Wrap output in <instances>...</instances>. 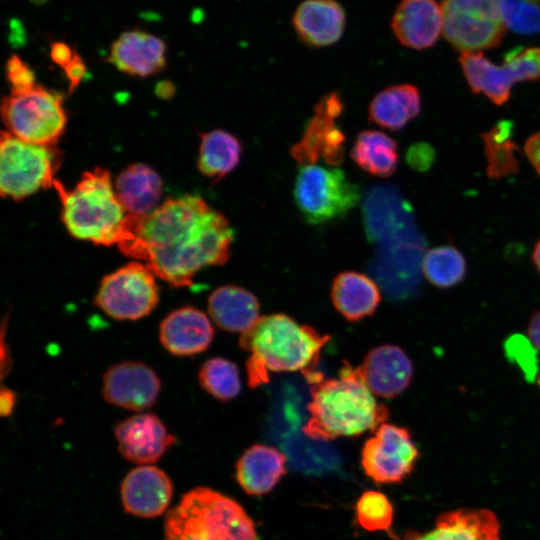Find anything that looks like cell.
<instances>
[{"instance_id": "obj_11", "label": "cell", "mask_w": 540, "mask_h": 540, "mask_svg": "<svg viewBox=\"0 0 540 540\" xmlns=\"http://www.w3.org/2000/svg\"><path fill=\"white\" fill-rule=\"evenodd\" d=\"M419 450L410 431L402 426L382 423L361 450V466L374 482H402L413 471Z\"/></svg>"}, {"instance_id": "obj_43", "label": "cell", "mask_w": 540, "mask_h": 540, "mask_svg": "<svg viewBox=\"0 0 540 540\" xmlns=\"http://www.w3.org/2000/svg\"><path fill=\"white\" fill-rule=\"evenodd\" d=\"M527 334L531 343L540 350V310L531 314L528 321Z\"/></svg>"}, {"instance_id": "obj_24", "label": "cell", "mask_w": 540, "mask_h": 540, "mask_svg": "<svg viewBox=\"0 0 540 540\" xmlns=\"http://www.w3.org/2000/svg\"><path fill=\"white\" fill-rule=\"evenodd\" d=\"M458 60L473 93L484 94L497 106L509 101L517 81L506 62L495 65L482 52H462Z\"/></svg>"}, {"instance_id": "obj_15", "label": "cell", "mask_w": 540, "mask_h": 540, "mask_svg": "<svg viewBox=\"0 0 540 540\" xmlns=\"http://www.w3.org/2000/svg\"><path fill=\"white\" fill-rule=\"evenodd\" d=\"M121 502L126 513L141 518H155L168 508L173 495L170 477L154 465H138L124 477Z\"/></svg>"}, {"instance_id": "obj_45", "label": "cell", "mask_w": 540, "mask_h": 540, "mask_svg": "<svg viewBox=\"0 0 540 540\" xmlns=\"http://www.w3.org/2000/svg\"><path fill=\"white\" fill-rule=\"evenodd\" d=\"M34 4L41 5L47 2V0H31Z\"/></svg>"}, {"instance_id": "obj_4", "label": "cell", "mask_w": 540, "mask_h": 540, "mask_svg": "<svg viewBox=\"0 0 540 540\" xmlns=\"http://www.w3.org/2000/svg\"><path fill=\"white\" fill-rule=\"evenodd\" d=\"M53 187L62 203L63 222L73 237L119 248L131 241L129 215L106 169L85 172L71 190L56 179Z\"/></svg>"}, {"instance_id": "obj_20", "label": "cell", "mask_w": 540, "mask_h": 540, "mask_svg": "<svg viewBox=\"0 0 540 540\" xmlns=\"http://www.w3.org/2000/svg\"><path fill=\"white\" fill-rule=\"evenodd\" d=\"M404 540H501L500 523L488 509H457L438 516L434 528L409 532Z\"/></svg>"}, {"instance_id": "obj_5", "label": "cell", "mask_w": 540, "mask_h": 540, "mask_svg": "<svg viewBox=\"0 0 540 540\" xmlns=\"http://www.w3.org/2000/svg\"><path fill=\"white\" fill-rule=\"evenodd\" d=\"M255 524L234 499L208 487L185 493L164 520L163 540H257Z\"/></svg>"}, {"instance_id": "obj_39", "label": "cell", "mask_w": 540, "mask_h": 540, "mask_svg": "<svg viewBox=\"0 0 540 540\" xmlns=\"http://www.w3.org/2000/svg\"><path fill=\"white\" fill-rule=\"evenodd\" d=\"M64 71L70 81V90H73L86 74V66L75 50L72 60L64 67Z\"/></svg>"}, {"instance_id": "obj_30", "label": "cell", "mask_w": 540, "mask_h": 540, "mask_svg": "<svg viewBox=\"0 0 540 540\" xmlns=\"http://www.w3.org/2000/svg\"><path fill=\"white\" fill-rule=\"evenodd\" d=\"M513 132V122L501 120L490 130L480 134L484 144L486 173L491 179H500L519 171L516 157L519 148L513 141Z\"/></svg>"}, {"instance_id": "obj_41", "label": "cell", "mask_w": 540, "mask_h": 540, "mask_svg": "<svg viewBox=\"0 0 540 540\" xmlns=\"http://www.w3.org/2000/svg\"><path fill=\"white\" fill-rule=\"evenodd\" d=\"M73 55L74 50H72L65 42L57 41L51 45V59L63 68L72 60Z\"/></svg>"}, {"instance_id": "obj_31", "label": "cell", "mask_w": 540, "mask_h": 540, "mask_svg": "<svg viewBox=\"0 0 540 540\" xmlns=\"http://www.w3.org/2000/svg\"><path fill=\"white\" fill-rule=\"evenodd\" d=\"M422 271L430 284L440 289H449L464 280L467 263L458 248L452 244H443L424 254Z\"/></svg>"}, {"instance_id": "obj_28", "label": "cell", "mask_w": 540, "mask_h": 540, "mask_svg": "<svg viewBox=\"0 0 540 540\" xmlns=\"http://www.w3.org/2000/svg\"><path fill=\"white\" fill-rule=\"evenodd\" d=\"M350 156L363 171L381 178L393 175L399 161L396 141L386 133L376 130L359 132Z\"/></svg>"}, {"instance_id": "obj_33", "label": "cell", "mask_w": 540, "mask_h": 540, "mask_svg": "<svg viewBox=\"0 0 540 540\" xmlns=\"http://www.w3.org/2000/svg\"><path fill=\"white\" fill-rule=\"evenodd\" d=\"M355 512L359 525L370 532L389 531L393 523V505L380 491L364 492L356 503Z\"/></svg>"}, {"instance_id": "obj_1", "label": "cell", "mask_w": 540, "mask_h": 540, "mask_svg": "<svg viewBox=\"0 0 540 540\" xmlns=\"http://www.w3.org/2000/svg\"><path fill=\"white\" fill-rule=\"evenodd\" d=\"M131 241L120 247L173 287L193 284L197 272L230 257L234 230L204 199H168L145 216L129 214Z\"/></svg>"}, {"instance_id": "obj_9", "label": "cell", "mask_w": 540, "mask_h": 540, "mask_svg": "<svg viewBox=\"0 0 540 540\" xmlns=\"http://www.w3.org/2000/svg\"><path fill=\"white\" fill-rule=\"evenodd\" d=\"M443 35L462 52H481L502 42L506 26L499 0H442Z\"/></svg>"}, {"instance_id": "obj_29", "label": "cell", "mask_w": 540, "mask_h": 540, "mask_svg": "<svg viewBox=\"0 0 540 540\" xmlns=\"http://www.w3.org/2000/svg\"><path fill=\"white\" fill-rule=\"evenodd\" d=\"M242 152V143L236 136L225 130H212L201 134L198 168L205 176L219 181L238 166Z\"/></svg>"}, {"instance_id": "obj_34", "label": "cell", "mask_w": 540, "mask_h": 540, "mask_svg": "<svg viewBox=\"0 0 540 540\" xmlns=\"http://www.w3.org/2000/svg\"><path fill=\"white\" fill-rule=\"evenodd\" d=\"M506 28L523 35L540 33V0H499Z\"/></svg>"}, {"instance_id": "obj_44", "label": "cell", "mask_w": 540, "mask_h": 540, "mask_svg": "<svg viewBox=\"0 0 540 540\" xmlns=\"http://www.w3.org/2000/svg\"><path fill=\"white\" fill-rule=\"evenodd\" d=\"M532 262L540 274V238L536 241L532 251Z\"/></svg>"}, {"instance_id": "obj_26", "label": "cell", "mask_w": 540, "mask_h": 540, "mask_svg": "<svg viewBox=\"0 0 540 540\" xmlns=\"http://www.w3.org/2000/svg\"><path fill=\"white\" fill-rule=\"evenodd\" d=\"M163 190L161 177L144 164L126 167L115 181L116 195L128 214L145 216L158 206Z\"/></svg>"}, {"instance_id": "obj_40", "label": "cell", "mask_w": 540, "mask_h": 540, "mask_svg": "<svg viewBox=\"0 0 540 540\" xmlns=\"http://www.w3.org/2000/svg\"><path fill=\"white\" fill-rule=\"evenodd\" d=\"M524 152L534 170L540 176V132L532 134L525 141Z\"/></svg>"}, {"instance_id": "obj_42", "label": "cell", "mask_w": 540, "mask_h": 540, "mask_svg": "<svg viewBox=\"0 0 540 540\" xmlns=\"http://www.w3.org/2000/svg\"><path fill=\"white\" fill-rule=\"evenodd\" d=\"M16 404V394L9 388L2 386L0 392V412L3 417L10 416Z\"/></svg>"}, {"instance_id": "obj_19", "label": "cell", "mask_w": 540, "mask_h": 540, "mask_svg": "<svg viewBox=\"0 0 540 540\" xmlns=\"http://www.w3.org/2000/svg\"><path fill=\"white\" fill-rule=\"evenodd\" d=\"M165 42L146 31L122 32L112 43L107 61L131 76L147 77L166 64Z\"/></svg>"}, {"instance_id": "obj_13", "label": "cell", "mask_w": 540, "mask_h": 540, "mask_svg": "<svg viewBox=\"0 0 540 540\" xmlns=\"http://www.w3.org/2000/svg\"><path fill=\"white\" fill-rule=\"evenodd\" d=\"M160 389L157 374L141 362L115 364L103 376L104 399L112 405L133 411H142L154 405Z\"/></svg>"}, {"instance_id": "obj_6", "label": "cell", "mask_w": 540, "mask_h": 540, "mask_svg": "<svg viewBox=\"0 0 540 540\" xmlns=\"http://www.w3.org/2000/svg\"><path fill=\"white\" fill-rule=\"evenodd\" d=\"M360 189L338 168L302 166L293 188L294 203L305 222L321 225L343 218L360 200Z\"/></svg>"}, {"instance_id": "obj_27", "label": "cell", "mask_w": 540, "mask_h": 540, "mask_svg": "<svg viewBox=\"0 0 540 540\" xmlns=\"http://www.w3.org/2000/svg\"><path fill=\"white\" fill-rule=\"evenodd\" d=\"M421 95L412 84H398L377 93L368 107L369 120L391 131L403 129L421 111Z\"/></svg>"}, {"instance_id": "obj_16", "label": "cell", "mask_w": 540, "mask_h": 540, "mask_svg": "<svg viewBox=\"0 0 540 540\" xmlns=\"http://www.w3.org/2000/svg\"><path fill=\"white\" fill-rule=\"evenodd\" d=\"M358 368L369 390L383 398H394L403 393L413 377L409 356L402 348L390 344L369 351Z\"/></svg>"}, {"instance_id": "obj_21", "label": "cell", "mask_w": 540, "mask_h": 540, "mask_svg": "<svg viewBox=\"0 0 540 540\" xmlns=\"http://www.w3.org/2000/svg\"><path fill=\"white\" fill-rule=\"evenodd\" d=\"M292 23L303 43L325 47L342 37L346 14L336 0H304L295 10Z\"/></svg>"}, {"instance_id": "obj_38", "label": "cell", "mask_w": 540, "mask_h": 540, "mask_svg": "<svg viewBox=\"0 0 540 540\" xmlns=\"http://www.w3.org/2000/svg\"><path fill=\"white\" fill-rule=\"evenodd\" d=\"M434 160L435 152L433 147L424 142L412 145L406 154V161L409 166L419 172L429 170Z\"/></svg>"}, {"instance_id": "obj_23", "label": "cell", "mask_w": 540, "mask_h": 540, "mask_svg": "<svg viewBox=\"0 0 540 540\" xmlns=\"http://www.w3.org/2000/svg\"><path fill=\"white\" fill-rule=\"evenodd\" d=\"M208 312L219 328L243 334L259 320L260 305L252 292L230 284L210 294Z\"/></svg>"}, {"instance_id": "obj_32", "label": "cell", "mask_w": 540, "mask_h": 540, "mask_svg": "<svg viewBox=\"0 0 540 540\" xmlns=\"http://www.w3.org/2000/svg\"><path fill=\"white\" fill-rule=\"evenodd\" d=\"M199 383L207 393L223 402L234 399L241 391L238 367L222 357L210 358L203 363Z\"/></svg>"}, {"instance_id": "obj_36", "label": "cell", "mask_w": 540, "mask_h": 540, "mask_svg": "<svg viewBox=\"0 0 540 540\" xmlns=\"http://www.w3.org/2000/svg\"><path fill=\"white\" fill-rule=\"evenodd\" d=\"M534 346V345H533ZM531 343L522 335H511L505 342V351L509 360L516 363L528 380L537 374V356Z\"/></svg>"}, {"instance_id": "obj_22", "label": "cell", "mask_w": 540, "mask_h": 540, "mask_svg": "<svg viewBox=\"0 0 540 540\" xmlns=\"http://www.w3.org/2000/svg\"><path fill=\"white\" fill-rule=\"evenodd\" d=\"M286 473V457L273 446L254 444L236 463V479L252 496H262L274 489Z\"/></svg>"}, {"instance_id": "obj_2", "label": "cell", "mask_w": 540, "mask_h": 540, "mask_svg": "<svg viewBox=\"0 0 540 540\" xmlns=\"http://www.w3.org/2000/svg\"><path fill=\"white\" fill-rule=\"evenodd\" d=\"M310 383L309 418L303 432L313 440L329 441L375 431L389 417L365 384L358 367L345 364L338 378L314 373Z\"/></svg>"}, {"instance_id": "obj_10", "label": "cell", "mask_w": 540, "mask_h": 540, "mask_svg": "<svg viewBox=\"0 0 540 540\" xmlns=\"http://www.w3.org/2000/svg\"><path fill=\"white\" fill-rule=\"evenodd\" d=\"M95 304L117 320H137L151 313L159 301L155 274L139 262H130L101 280Z\"/></svg>"}, {"instance_id": "obj_46", "label": "cell", "mask_w": 540, "mask_h": 540, "mask_svg": "<svg viewBox=\"0 0 540 540\" xmlns=\"http://www.w3.org/2000/svg\"><path fill=\"white\" fill-rule=\"evenodd\" d=\"M537 383H538V387L540 389V373H539L538 378H537Z\"/></svg>"}, {"instance_id": "obj_37", "label": "cell", "mask_w": 540, "mask_h": 540, "mask_svg": "<svg viewBox=\"0 0 540 540\" xmlns=\"http://www.w3.org/2000/svg\"><path fill=\"white\" fill-rule=\"evenodd\" d=\"M6 71L12 88L25 87L35 83V76L32 69L15 54L8 59Z\"/></svg>"}, {"instance_id": "obj_35", "label": "cell", "mask_w": 540, "mask_h": 540, "mask_svg": "<svg viewBox=\"0 0 540 540\" xmlns=\"http://www.w3.org/2000/svg\"><path fill=\"white\" fill-rule=\"evenodd\" d=\"M504 61L511 67L517 82L540 80V47L516 48Z\"/></svg>"}, {"instance_id": "obj_12", "label": "cell", "mask_w": 540, "mask_h": 540, "mask_svg": "<svg viewBox=\"0 0 540 540\" xmlns=\"http://www.w3.org/2000/svg\"><path fill=\"white\" fill-rule=\"evenodd\" d=\"M343 110L344 102L338 92L327 93L317 102L301 138L290 149L298 164L312 165L323 160L336 166L343 162L346 136L337 124Z\"/></svg>"}, {"instance_id": "obj_18", "label": "cell", "mask_w": 540, "mask_h": 540, "mask_svg": "<svg viewBox=\"0 0 540 540\" xmlns=\"http://www.w3.org/2000/svg\"><path fill=\"white\" fill-rule=\"evenodd\" d=\"M160 342L175 356H193L205 351L214 337L211 321L201 310L185 306L169 313L161 322Z\"/></svg>"}, {"instance_id": "obj_14", "label": "cell", "mask_w": 540, "mask_h": 540, "mask_svg": "<svg viewBox=\"0 0 540 540\" xmlns=\"http://www.w3.org/2000/svg\"><path fill=\"white\" fill-rule=\"evenodd\" d=\"M114 433L120 454L137 465H152L176 442V437L152 413L124 419L116 425Z\"/></svg>"}, {"instance_id": "obj_8", "label": "cell", "mask_w": 540, "mask_h": 540, "mask_svg": "<svg viewBox=\"0 0 540 540\" xmlns=\"http://www.w3.org/2000/svg\"><path fill=\"white\" fill-rule=\"evenodd\" d=\"M61 155L55 145L24 141L8 131L0 140V190L3 197L23 199L53 187Z\"/></svg>"}, {"instance_id": "obj_17", "label": "cell", "mask_w": 540, "mask_h": 540, "mask_svg": "<svg viewBox=\"0 0 540 540\" xmlns=\"http://www.w3.org/2000/svg\"><path fill=\"white\" fill-rule=\"evenodd\" d=\"M391 27L402 45L427 49L443 33L441 6L435 0H402L394 11Z\"/></svg>"}, {"instance_id": "obj_3", "label": "cell", "mask_w": 540, "mask_h": 540, "mask_svg": "<svg viewBox=\"0 0 540 540\" xmlns=\"http://www.w3.org/2000/svg\"><path fill=\"white\" fill-rule=\"evenodd\" d=\"M328 341V335L285 314L260 317L239 340L248 353V385L257 388L269 382L272 373L280 372L299 371L308 379L317 372L321 351Z\"/></svg>"}, {"instance_id": "obj_25", "label": "cell", "mask_w": 540, "mask_h": 540, "mask_svg": "<svg viewBox=\"0 0 540 540\" xmlns=\"http://www.w3.org/2000/svg\"><path fill=\"white\" fill-rule=\"evenodd\" d=\"M331 299L344 318L360 321L374 314L381 301V293L369 276L356 271H345L334 278Z\"/></svg>"}, {"instance_id": "obj_7", "label": "cell", "mask_w": 540, "mask_h": 540, "mask_svg": "<svg viewBox=\"0 0 540 540\" xmlns=\"http://www.w3.org/2000/svg\"><path fill=\"white\" fill-rule=\"evenodd\" d=\"M63 97L36 83L12 88L2 102L8 132L35 144L55 145L66 125Z\"/></svg>"}]
</instances>
